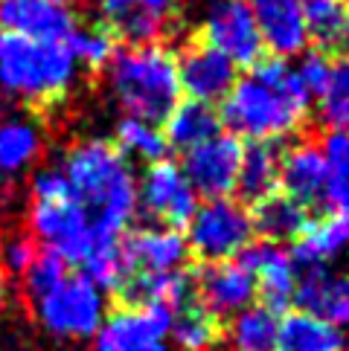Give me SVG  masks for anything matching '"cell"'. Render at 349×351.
<instances>
[{
  "label": "cell",
  "instance_id": "10",
  "mask_svg": "<svg viewBox=\"0 0 349 351\" xmlns=\"http://www.w3.org/2000/svg\"><path fill=\"white\" fill-rule=\"evenodd\" d=\"M245 145L239 136L233 134H216L213 140L183 152L181 171L190 180L192 192L207 200H218L236 192V180H239Z\"/></svg>",
  "mask_w": 349,
  "mask_h": 351
},
{
  "label": "cell",
  "instance_id": "33",
  "mask_svg": "<svg viewBox=\"0 0 349 351\" xmlns=\"http://www.w3.org/2000/svg\"><path fill=\"white\" fill-rule=\"evenodd\" d=\"M315 102H317L320 119L326 125V131H344L346 128V122H349V67L341 58H338V64H335L329 87L315 99Z\"/></svg>",
  "mask_w": 349,
  "mask_h": 351
},
{
  "label": "cell",
  "instance_id": "9",
  "mask_svg": "<svg viewBox=\"0 0 349 351\" xmlns=\"http://www.w3.org/2000/svg\"><path fill=\"white\" fill-rule=\"evenodd\" d=\"M137 206H143L148 218L160 221V227L186 230L198 209V195L183 178L178 162L169 157L148 162L140 183H137Z\"/></svg>",
  "mask_w": 349,
  "mask_h": 351
},
{
  "label": "cell",
  "instance_id": "3",
  "mask_svg": "<svg viewBox=\"0 0 349 351\" xmlns=\"http://www.w3.org/2000/svg\"><path fill=\"white\" fill-rule=\"evenodd\" d=\"M108 87L131 119L164 125L172 108L181 102L178 53L160 41L120 44L105 64Z\"/></svg>",
  "mask_w": 349,
  "mask_h": 351
},
{
  "label": "cell",
  "instance_id": "25",
  "mask_svg": "<svg viewBox=\"0 0 349 351\" xmlns=\"http://www.w3.org/2000/svg\"><path fill=\"white\" fill-rule=\"evenodd\" d=\"M280 160L282 148L277 143H251L245 148L239 180H236V189L242 192L245 200L256 204V200L280 192Z\"/></svg>",
  "mask_w": 349,
  "mask_h": 351
},
{
  "label": "cell",
  "instance_id": "8",
  "mask_svg": "<svg viewBox=\"0 0 349 351\" xmlns=\"http://www.w3.org/2000/svg\"><path fill=\"white\" fill-rule=\"evenodd\" d=\"M195 38L218 49L236 67H254L262 56H268L247 0H213Z\"/></svg>",
  "mask_w": 349,
  "mask_h": 351
},
{
  "label": "cell",
  "instance_id": "6",
  "mask_svg": "<svg viewBox=\"0 0 349 351\" xmlns=\"http://www.w3.org/2000/svg\"><path fill=\"white\" fill-rule=\"evenodd\" d=\"M30 302L41 328L61 340H87L105 319V296L85 273H65L47 293Z\"/></svg>",
  "mask_w": 349,
  "mask_h": 351
},
{
  "label": "cell",
  "instance_id": "38",
  "mask_svg": "<svg viewBox=\"0 0 349 351\" xmlns=\"http://www.w3.org/2000/svg\"><path fill=\"white\" fill-rule=\"evenodd\" d=\"M6 299V276H3V270H0V302Z\"/></svg>",
  "mask_w": 349,
  "mask_h": 351
},
{
  "label": "cell",
  "instance_id": "36",
  "mask_svg": "<svg viewBox=\"0 0 349 351\" xmlns=\"http://www.w3.org/2000/svg\"><path fill=\"white\" fill-rule=\"evenodd\" d=\"M35 256H38V247H35V241L27 235H12L3 241V247H0V261H3V267L9 273H18V276H23L30 270Z\"/></svg>",
  "mask_w": 349,
  "mask_h": 351
},
{
  "label": "cell",
  "instance_id": "24",
  "mask_svg": "<svg viewBox=\"0 0 349 351\" xmlns=\"http://www.w3.org/2000/svg\"><path fill=\"white\" fill-rule=\"evenodd\" d=\"M273 351H346V343L338 325L294 311L280 319Z\"/></svg>",
  "mask_w": 349,
  "mask_h": 351
},
{
  "label": "cell",
  "instance_id": "17",
  "mask_svg": "<svg viewBox=\"0 0 349 351\" xmlns=\"http://www.w3.org/2000/svg\"><path fill=\"white\" fill-rule=\"evenodd\" d=\"M122 256L128 261L131 273H172L183 270V261L190 256L186 238L181 230L169 227H140L120 238Z\"/></svg>",
  "mask_w": 349,
  "mask_h": 351
},
{
  "label": "cell",
  "instance_id": "23",
  "mask_svg": "<svg viewBox=\"0 0 349 351\" xmlns=\"http://www.w3.org/2000/svg\"><path fill=\"white\" fill-rule=\"evenodd\" d=\"M251 223H254V235H259L262 241H271V244L294 241L308 223V209H303L289 195L273 192L254 204Z\"/></svg>",
  "mask_w": 349,
  "mask_h": 351
},
{
  "label": "cell",
  "instance_id": "14",
  "mask_svg": "<svg viewBox=\"0 0 349 351\" xmlns=\"http://www.w3.org/2000/svg\"><path fill=\"white\" fill-rule=\"evenodd\" d=\"M236 261L254 276L256 296H262V305L271 311H285L291 305L294 285H297V265L289 250L271 241H251Z\"/></svg>",
  "mask_w": 349,
  "mask_h": 351
},
{
  "label": "cell",
  "instance_id": "22",
  "mask_svg": "<svg viewBox=\"0 0 349 351\" xmlns=\"http://www.w3.org/2000/svg\"><path fill=\"white\" fill-rule=\"evenodd\" d=\"M164 136L169 148L178 152H190V148L201 145L207 140H213L216 134H221V119L218 110L207 102H195V99H181L172 108V114L164 122Z\"/></svg>",
  "mask_w": 349,
  "mask_h": 351
},
{
  "label": "cell",
  "instance_id": "28",
  "mask_svg": "<svg viewBox=\"0 0 349 351\" xmlns=\"http://www.w3.org/2000/svg\"><path fill=\"white\" fill-rule=\"evenodd\" d=\"M41 152V134L30 119H0V174H21Z\"/></svg>",
  "mask_w": 349,
  "mask_h": 351
},
{
  "label": "cell",
  "instance_id": "13",
  "mask_svg": "<svg viewBox=\"0 0 349 351\" xmlns=\"http://www.w3.org/2000/svg\"><path fill=\"white\" fill-rule=\"evenodd\" d=\"M195 302L216 317H233V313L254 305L256 285L239 261H204L190 273Z\"/></svg>",
  "mask_w": 349,
  "mask_h": 351
},
{
  "label": "cell",
  "instance_id": "30",
  "mask_svg": "<svg viewBox=\"0 0 349 351\" xmlns=\"http://www.w3.org/2000/svg\"><path fill=\"white\" fill-rule=\"evenodd\" d=\"M85 276L91 279L102 293H120L128 282V261L122 256V244L120 241H93L91 253L82 261Z\"/></svg>",
  "mask_w": 349,
  "mask_h": 351
},
{
  "label": "cell",
  "instance_id": "39",
  "mask_svg": "<svg viewBox=\"0 0 349 351\" xmlns=\"http://www.w3.org/2000/svg\"><path fill=\"white\" fill-rule=\"evenodd\" d=\"M49 3H67V0H49Z\"/></svg>",
  "mask_w": 349,
  "mask_h": 351
},
{
  "label": "cell",
  "instance_id": "7",
  "mask_svg": "<svg viewBox=\"0 0 349 351\" xmlns=\"http://www.w3.org/2000/svg\"><path fill=\"white\" fill-rule=\"evenodd\" d=\"M251 241V209L230 197L207 200L186 223V247L201 261H230Z\"/></svg>",
  "mask_w": 349,
  "mask_h": 351
},
{
  "label": "cell",
  "instance_id": "29",
  "mask_svg": "<svg viewBox=\"0 0 349 351\" xmlns=\"http://www.w3.org/2000/svg\"><path fill=\"white\" fill-rule=\"evenodd\" d=\"M280 328V313L265 305H247L230 319L233 351H273Z\"/></svg>",
  "mask_w": 349,
  "mask_h": 351
},
{
  "label": "cell",
  "instance_id": "15",
  "mask_svg": "<svg viewBox=\"0 0 349 351\" xmlns=\"http://www.w3.org/2000/svg\"><path fill=\"white\" fill-rule=\"evenodd\" d=\"M178 79L181 93H186V99L213 105L230 93V87L239 79V67L230 58H224L218 49L195 38L178 56Z\"/></svg>",
  "mask_w": 349,
  "mask_h": 351
},
{
  "label": "cell",
  "instance_id": "5",
  "mask_svg": "<svg viewBox=\"0 0 349 351\" xmlns=\"http://www.w3.org/2000/svg\"><path fill=\"white\" fill-rule=\"evenodd\" d=\"M30 223L47 253L65 265H82L93 247V223L70 192L67 178L56 169H44L32 178Z\"/></svg>",
  "mask_w": 349,
  "mask_h": 351
},
{
  "label": "cell",
  "instance_id": "31",
  "mask_svg": "<svg viewBox=\"0 0 349 351\" xmlns=\"http://www.w3.org/2000/svg\"><path fill=\"white\" fill-rule=\"evenodd\" d=\"M117 152L122 157H134V160H143L146 166L148 162H157L169 154V145H166V136L160 131V125L152 122H143V119H131L126 117L117 125Z\"/></svg>",
  "mask_w": 349,
  "mask_h": 351
},
{
  "label": "cell",
  "instance_id": "11",
  "mask_svg": "<svg viewBox=\"0 0 349 351\" xmlns=\"http://www.w3.org/2000/svg\"><path fill=\"white\" fill-rule=\"evenodd\" d=\"M102 23L126 44H155L174 29L178 0H91Z\"/></svg>",
  "mask_w": 349,
  "mask_h": 351
},
{
  "label": "cell",
  "instance_id": "16",
  "mask_svg": "<svg viewBox=\"0 0 349 351\" xmlns=\"http://www.w3.org/2000/svg\"><path fill=\"white\" fill-rule=\"evenodd\" d=\"M76 27H79V21L67 3H49V0H0V29L3 32H15L32 41L65 44Z\"/></svg>",
  "mask_w": 349,
  "mask_h": 351
},
{
  "label": "cell",
  "instance_id": "12",
  "mask_svg": "<svg viewBox=\"0 0 349 351\" xmlns=\"http://www.w3.org/2000/svg\"><path fill=\"white\" fill-rule=\"evenodd\" d=\"M172 311L160 305H120L105 313L96 337V351H143L164 343L169 334Z\"/></svg>",
  "mask_w": 349,
  "mask_h": 351
},
{
  "label": "cell",
  "instance_id": "20",
  "mask_svg": "<svg viewBox=\"0 0 349 351\" xmlns=\"http://www.w3.org/2000/svg\"><path fill=\"white\" fill-rule=\"evenodd\" d=\"M329 169L323 162L320 145L297 143L282 152L280 160V192L297 200L303 209H323Z\"/></svg>",
  "mask_w": 349,
  "mask_h": 351
},
{
  "label": "cell",
  "instance_id": "37",
  "mask_svg": "<svg viewBox=\"0 0 349 351\" xmlns=\"http://www.w3.org/2000/svg\"><path fill=\"white\" fill-rule=\"evenodd\" d=\"M143 351H172V348H169L166 340H164V343H155V346H148V348H143Z\"/></svg>",
  "mask_w": 349,
  "mask_h": 351
},
{
  "label": "cell",
  "instance_id": "32",
  "mask_svg": "<svg viewBox=\"0 0 349 351\" xmlns=\"http://www.w3.org/2000/svg\"><path fill=\"white\" fill-rule=\"evenodd\" d=\"M65 44L76 64H85L87 70H105L111 56L117 53L120 38L105 23H91V27H76Z\"/></svg>",
  "mask_w": 349,
  "mask_h": 351
},
{
  "label": "cell",
  "instance_id": "35",
  "mask_svg": "<svg viewBox=\"0 0 349 351\" xmlns=\"http://www.w3.org/2000/svg\"><path fill=\"white\" fill-rule=\"evenodd\" d=\"M65 273H67V265H65V261L44 250V253L35 256V261L30 265V270L23 273V279H27V296L35 299V296L47 293L49 287H53Z\"/></svg>",
  "mask_w": 349,
  "mask_h": 351
},
{
  "label": "cell",
  "instance_id": "4",
  "mask_svg": "<svg viewBox=\"0 0 349 351\" xmlns=\"http://www.w3.org/2000/svg\"><path fill=\"white\" fill-rule=\"evenodd\" d=\"M76 61L67 44L32 41L0 29V93L32 108L61 102L76 82Z\"/></svg>",
  "mask_w": 349,
  "mask_h": 351
},
{
  "label": "cell",
  "instance_id": "2",
  "mask_svg": "<svg viewBox=\"0 0 349 351\" xmlns=\"http://www.w3.org/2000/svg\"><path fill=\"white\" fill-rule=\"evenodd\" d=\"M61 174L93 223V241H120L137 215V178L117 145L108 140L73 145Z\"/></svg>",
  "mask_w": 349,
  "mask_h": 351
},
{
  "label": "cell",
  "instance_id": "34",
  "mask_svg": "<svg viewBox=\"0 0 349 351\" xmlns=\"http://www.w3.org/2000/svg\"><path fill=\"white\" fill-rule=\"evenodd\" d=\"M335 64H338V56H326V53H317L315 49V53H306L300 64L294 67L297 76H300V82H303V87L311 96V102H315V99L329 87Z\"/></svg>",
  "mask_w": 349,
  "mask_h": 351
},
{
  "label": "cell",
  "instance_id": "21",
  "mask_svg": "<svg viewBox=\"0 0 349 351\" xmlns=\"http://www.w3.org/2000/svg\"><path fill=\"white\" fill-rule=\"evenodd\" d=\"M349 238L346 212H323L320 218L308 221L303 232L294 238L291 258L297 267H320L341 256Z\"/></svg>",
  "mask_w": 349,
  "mask_h": 351
},
{
  "label": "cell",
  "instance_id": "19",
  "mask_svg": "<svg viewBox=\"0 0 349 351\" xmlns=\"http://www.w3.org/2000/svg\"><path fill=\"white\" fill-rule=\"evenodd\" d=\"M247 6L254 12L265 53L291 58L308 47L300 0H247Z\"/></svg>",
  "mask_w": 349,
  "mask_h": 351
},
{
  "label": "cell",
  "instance_id": "27",
  "mask_svg": "<svg viewBox=\"0 0 349 351\" xmlns=\"http://www.w3.org/2000/svg\"><path fill=\"white\" fill-rule=\"evenodd\" d=\"M169 337L178 351H213L224 337V325L216 313H210L192 299L172 313Z\"/></svg>",
  "mask_w": 349,
  "mask_h": 351
},
{
  "label": "cell",
  "instance_id": "26",
  "mask_svg": "<svg viewBox=\"0 0 349 351\" xmlns=\"http://www.w3.org/2000/svg\"><path fill=\"white\" fill-rule=\"evenodd\" d=\"M303 23L308 41L317 47V53L338 56L346 44V0H300Z\"/></svg>",
  "mask_w": 349,
  "mask_h": 351
},
{
  "label": "cell",
  "instance_id": "18",
  "mask_svg": "<svg viewBox=\"0 0 349 351\" xmlns=\"http://www.w3.org/2000/svg\"><path fill=\"white\" fill-rule=\"evenodd\" d=\"M291 302L300 305L303 313L332 325L349 319V285L341 273H335L329 265L320 267H297V285Z\"/></svg>",
  "mask_w": 349,
  "mask_h": 351
},
{
  "label": "cell",
  "instance_id": "1",
  "mask_svg": "<svg viewBox=\"0 0 349 351\" xmlns=\"http://www.w3.org/2000/svg\"><path fill=\"white\" fill-rule=\"evenodd\" d=\"M311 96L289 58L262 56L251 76L236 79L221 99V128L251 143H277L297 134L311 114Z\"/></svg>",
  "mask_w": 349,
  "mask_h": 351
}]
</instances>
